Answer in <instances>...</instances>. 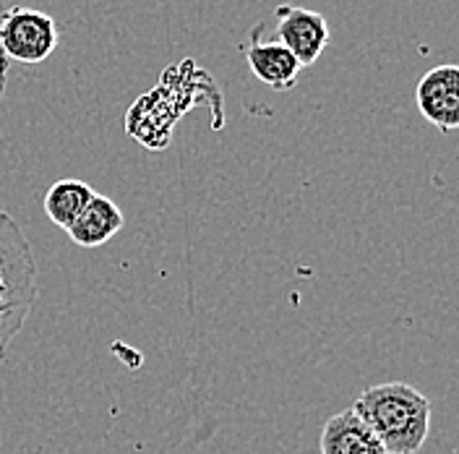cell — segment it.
Here are the masks:
<instances>
[{
	"instance_id": "1",
	"label": "cell",
	"mask_w": 459,
	"mask_h": 454,
	"mask_svg": "<svg viewBox=\"0 0 459 454\" xmlns=\"http://www.w3.org/2000/svg\"><path fill=\"white\" fill-rule=\"evenodd\" d=\"M386 454H418L430 431V402L404 381L376 384L352 402Z\"/></svg>"
},
{
	"instance_id": "2",
	"label": "cell",
	"mask_w": 459,
	"mask_h": 454,
	"mask_svg": "<svg viewBox=\"0 0 459 454\" xmlns=\"http://www.w3.org/2000/svg\"><path fill=\"white\" fill-rule=\"evenodd\" d=\"M37 266L27 235L0 209V358L22 332L37 301Z\"/></svg>"
},
{
	"instance_id": "3",
	"label": "cell",
	"mask_w": 459,
	"mask_h": 454,
	"mask_svg": "<svg viewBox=\"0 0 459 454\" xmlns=\"http://www.w3.org/2000/svg\"><path fill=\"white\" fill-rule=\"evenodd\" d=\"M60 34L53 16L34 8H5L0 16V50L16 63H42L57 50Z\"/></svg>"
},
{
	"instance_id": "4",
	"label": "cell",
	"mask_w": 459,
	"mask_h": 454,
	"mask_svg": "<svg viewBox=\"0 0 459 454\" xmlns=\"http://www.w3.org/2000/svg\"><path fill=\"white\" fill-rule=\"evenodd\" d=\"M274 19H277V42L285 45L303 68L314 65L329 45L326 19L318 11L300 5H277Z\"/></svg>"
},
{
	"instance_id": "5",
	"label": "cell",
	"mask_w": 459,
	"mask_h": 454,
	"mask_svg": "<svg viewBox=\"0 0 459 454\" xmlns=\"http://www.w3.org/2000/svg\"><path fill=\"white\" fill-rule=\"evenodd\" d=\"M415 102L420 115L441 134L459 128V65H436L418 82Z\"/></svg>"
},
{
	"instance_id": "6",
	"label": "cell",
	"mask_w": 459,
	"mask_h": 454,
	"mask_svg": "<svg viewBox=\"0 0 459 454\" xmlns=\"http://www.w3.org/2000/svg\"><path fill=\"white\" fill-rule=\"evenodd\" d=\"M246 63L258 82L272 86L274 92L292 89L303 71V65L285 45H280L277 39H258V37L251 39V45L246 48Z\"/></svg>"
},
{
	"instance_id": "7",
	"label": "cell",
	"mask_w": 459,
	"mask_h": 454,
	"mask_svg": "<svg viewBox=\"0 0 459 454\" xmlns=\"http://www.w3.org/2000/svg\"><path fill=\"white\" fill-rule=\"evenodd\" d=\"M321 454H386L384 444L376 439L371 428L366 426L352 407L332 415L318 439Z\"/></svg>"
},
{
	"instance_id": "8",
	"label": "cell",
	"mask_w": 459,
	"mask_h": 454,
	"mask_svg": "<svg viewBox=\"0 0 459 454\" xmlns=\"http://www.w3.org/2000/svg\"><path fill=\"white\" fill-rule=\"evenodd\" d=\"M123 212L110 196L94 194V199L89 201L82 217L68 227V235L76 246L82 249H97L105 246L108 240H113L115 235L123 230Z\"/></svg>"
},
{
	"instance_id": "9",
	"label": "cell",
	"mask_w": 459,
	"mask_h": 454,
	"mask_svg": "<svg viewBox=\"0 0 459 454\" xmlns=\"http://www.w3.org/2000/svg\"><path fill=\"white\" fill-rule=\"evenodd\" d=\"M91 199H94L91 186H86L84 180H76V178H65V180H57L48 188L45 212L57 227L68 230L82 217V212L89 206Z\"/></svg>"
},
{
	"instance_id": "10",
	"label": "cell",
	"mask_w": 459,
	"mask_h": 454,
	"mask_svg": "<svg viewBox=\"0 0 459 454\" xmlns=\"http://www.w3.org/2000/svg\"><path fill=\"white\" fill-rule=\"evenodd\" d=\"M3 3H0V16H3ZM8 57H5V53L0 50V102H3V97H5V86H8Z\"/></svg>"
}]
</instances>
